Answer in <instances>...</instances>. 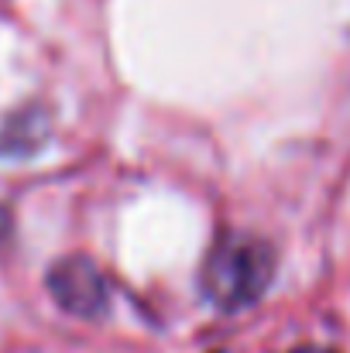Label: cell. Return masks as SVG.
Returning a JSON list of instances; mask_svg holds the SVG:
<instances>
[{"label": "cell", "mask_w": 350, "mask_h": 353, "mask_svg": "<svg viewBox=\"0 0 350 353\" xmlns=\"http://www.w3.org/2000/svg\"><path fill=\"white\" fill-rule=\"evenodd\" d=\"M200 278L206 299L217 309L240 312L268 292L275 278V250L261 236L227 234L210 247Z\"/></svg>", "instance_id": "cell-1"}, {"label": "cell", "mask_w": 350, "mask_h": 353, "mask_svg": "<svg viewBox=\"0 0 350 353\" xmlns=\"http://www.w3.org/2000/svg\"><path fill=\"white\" fill-rule=\"evenodd\" d=\"M52 299L72 316H100L107 309V281L90 257H66L48 271Z\"/></svg>", "instance_id": "cell-2"}, {"label": "cell", "mask_w": 350, "mask_h": 353, "mask_svg": "<svg viewBox=\"0 0 350 353\" xmlns=\"http://www.w3.org/2000/svg\"><path fill=\"white\" fill-rule=\"evenodd\" d=\"M289 353H330V350H320V347H299V350H289Z\"/></svg>", "instance_id": "cell-3"}]
</instances>
